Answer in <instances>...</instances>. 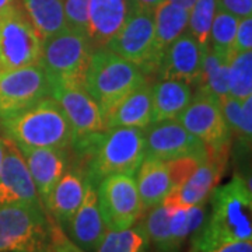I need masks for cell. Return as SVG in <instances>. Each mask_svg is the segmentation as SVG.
Returning a JSON list of instances; mask_svg holds the SVG:
<instances>
[{
	"label": "cell",
	"mask_w": 252,
	"mask_h": 252,
	"mask_svg": "<svg viewBox=\"0 0 252 252\" xmlns=\"http://www.w3.org/2000/svg\"><path fill=\"white\" fill-rule=\"evenodd\" d=\"M144 157V129L140 127H114L74 137L70 144V162L95 185L114 174L135 175Z\"/></svg>",
	"instance_id": "cell-1"
},
{
	"label": "cell",
	"mask_w": 252,
	"mask_h": 252,
	"mask_svg": "<svg viewBox=\"0 0 252 252\" xmlns=\"http://www.w3.org/2000/svg\"><path fill=\"white\" fill-rule=\"evenodd\" d=\"M212 212L192 235L193 248H207L228 241L252 240V193L250 182L234 175L212 192Z\"/></svg>",
	"instance_id": "cell-2"
},
{
	"label": "cell",
	"mask_w": 252,
	"mask_h": 252,
	"mask_svg": "<svg viewBox=\"0 0 252 252\" xmlns=\"http://www.w3.org/2000/svg\"><path fill=\"white\" fill-rule=\"evenodd\" d=\"M4 137L17 147H70L73 129L66 115L49 95L26 108L0 115Z\"/></svg>",
	"instance_id": "cell-3"
},
{
	"label": "cell",
	"mask_w": 252,
	"mask_h": 252,
	"mask_svg": "<svg viewBox=\"0 0 252 252\" xmlns=\"http://www.w3.org/2000/svg\"><path fill=\"white\" fill-rule=\"evenodd\" d=\"M144 81L146 74L139 66L107 48H101L91 56L83 87L98 104L104 117V112Z\"/></svg>",
	"instance_id": "cell-4"
},
{
	"label": "cell",
	"mask_w": 252,
	"mask_h": 252,
	"mask_svg": "<svg viewBox=\"0 0 252 252\" xmlns=\"http://www.w3.org/2000/svg\"><path fill=\"white\" fill-rule=\"evenodd\" d=\"M0 252H52L51 216L42 206L0 207Z\"/></svg>",
	"instance_id": "cell-5"
},
{
	"label": "cell",
	"mask_w": 252,
	"mask_h": 252,
	"mask_svg": "<svg viewBox=\"0 0 252 252\" xmlns=\"http://www.w3.org/2000/svg\"><path fill=\"white\" fill-rule=\"evenodd\" d=\"M177 119L188 132L205 144L209 157L227 162L233 137L219 99L195 91L188 107Z\"/></svg>",
	"instance_id": "cell-6"
},
{
	"label": "cell",
	"mask_w": 252,
	"mask_h": 252,
	"mask_svg": "<svg viewBox=\"0 0 252 252\" xmlns=\"http://www.w3.org/2000/svg\"><path fill=\"white\" fill-rule=\"evenodd\" d=\"M94 49L86 34L64 28L42 41L38 64L51 77L83 84Z\"/></svg>",
	"instance_id": "cell-7"
},
{
	"label": "cell",
	"mask_w": 252,
	"mask_h": 252,
	"mask_svg": "<svg viewBox=\"0 0 252 252\" xmlns=\"http://www.w3.org/2000/svg\"><path fill=\"white\" fill-rule=\"evenodd\" d=\"M42 41L20 4L0 11V72L36 64Z\"/></svg>",
	"instance_id": "cell-8"
},
{
	"label": "cell",
	"mask_w": 252,
	"mask_h": 252,
	"mask_svg": "<svg viewBox=\"0 0 252 252\" xmlns=\"http://www.w3.org/2000/svg\"><path fill=\"white\" fill-rule=\"evenodd\" d=\"M97 198L107 230L132 227L143 216L135 175L114 174L105 177L97 185Z\"/></svg>",
	"instance_id": "cell-9"
},
{
	"label": "cell",
	"mask_w": 252,
	"mask_h": 252,
	"mask_svg": "<svg viewBox=\"0 0 252 252\" xmlns=\"http://www.w3.org/2000/svg\"><path fill=\"white\" fill-rule=\"evenodd\" d=\"M49 79V97L56 101V104L66 115L72 126L74 137L105 130L101 108L86 91L83 84L51 76Z\"/></svg>",
	"instance_id": "cell-10"
},
{
	"label": "cell",
	"mask_w": 252,
	"mask_h": 252,
	"mask_svg": "<svg viewBox=\"0 0 252 252\" xmlns=\"http://www.w3.org/2000/svg\"><path fill=\"white\" fill-rule=\"evenodd\" d=\"M49 74L36 63L0 72V115L26 108L49 95Z\"/></svg>",
	"instance_id": "cell-11"
},
{
	"label": "cell",
	"mask_w": 252,
	"mask_h": 252,
	"mask_svg": "<svg viewBox=\"0 0 252 252\" xmlns=\"http://www.w3.org/2000/svg\"><path fill=\"white\" fill-rule=\"evenodd\" d=\"M153 44V11H129L124 26L105 48L135 63L147 77L150 74Z\"/></svg>",
	"instance_id": "cell-12"
},
{
	"label": "cell",
	"mask_w": 252,
	"mask_h": 252,
	"mask_svg": "<svg viewBox=\"0 0 252 252\" xmlns=\"http://www.w3.org/2000/svg\"><path fill=\"white\" fill-rule=\"evenodd\" d=\"M3 144L4 156L0 171V207L11 205L42 206L21 152L9 137H3Z\"/></svg>",
	"instance_id": "cell-13"
},
{
	"label": "cell",
	"mask_w": 252,
	"mask_h": 252,
	"mask_svg": "<svg viewBox=\"0 0 252 252\" xmlns=\"http://www.w3.org/2000/svg\"><path fill=\"white\" fill-rule=\"evenodd\" d=\"M146 156L168 161L188 154L207 153L205 144L188 132L178 119L150 124L144 129Z\"/></svg>",
	"instance_id": "cell-14"
},
{
	"label": "cell",
	"mask_w": 252,
	"mask_h": 252,
	"mask_svg": "<svg viewBox=\"0 0 252 252\" xmlns=\"http://www.w3.org/2000/svg\"><path fill=\"white\" fill-rule=\"evenodd\" d=\"M21 152L42 206L45 209L54 187L70 165V147H18Z\"/></svg>",
	"instance_id": "cell-15"
},
{
	"label": "cell",
	"mask_w": 252,
	"mask_h": 252,
	"mask_svg": "<svg viewBox=\"0 0 252 252\" xmlns=\"http://www.w3.org/2000/svg\"><path fill=\"white\" fill-rule=\"evenodd\" d=\"M206 48H202L188 31H185L162 55L157 69L160 79L180 80L189 86H196L200 79Z\"/></svg>",
	"instance_id": "cell-16"
},
{
	"label": "cell",
	"mask_w": 252,
	"mask_h": 252,
	"mask_svg": "<svg viewBox=\"0 0 252 252\" xmlns=\"http://www.w3.org/2000/svg\"><path fill=\"white\" fill-rule=\"evenodd\" d=\"M225 164L227 162L207 156L206 161L202 162L182 185L170 189L162 200V205L167 209H172L177 206L189 207L206 203L224 174Z\"/></svg>",
	"instance_id": "cell-17"
},
{
	"label": "cell",
	"mask_w": 252,
	"mask_h": 252,
	"mask_svg": "<svg viewBox=\"0 0 252 252\" xmlns=\"http://www.w3.org/2000/svg\"><path fill=\"white\" fill-rule=\"evenodd\" d=\"M105 231L107 227L98 207L97 185L87 181V187L80 206L73 215L64 233L73 243L79 245L84 251L95 252Z\"/></svg>",
	"instance_id": "cell-18"
},
{
	"label": "cell",
	"mask_w": 252,
	"mask_h": 252,
	"mask_svg": "<svg viewBox=\"0 0 252 252\" xmlns=\"http://www.w3.org/2000/svg\"><path fill=\"white\" fill-rule=\"evenodd\" d=\"M87 181L89 180L86 172L80 167L70 162L67 171L58 181L46 200V213L54 219L55 223L63 231L66 230L73 215L80 206L87 187Z\"/></svg>",
	"instance_id": "cell-19"
},
{
	"label": "cell",
	"mask_w": 252,
	"mask_h": 252,
	"mask_svg": "<svg viewBox=\"0 0 252 252\" xmlns=\"http://www.w3.org/2000/svg\"><path fill=\"white\" fill-rule=\"evenodd\" d=\"M105 130L114 127H140L152 124V84L144 81L136 90L104 112Z\"/></svg>",
	"instance_id": "cell-20"
},
{
	"label": "cell",
	"mask_w": 252,
	"mask_h": 252,
	"mask_svg": "<svg viewBox=\"0 0 252 252\" xmlns=\"http://www.w3.org/2000/svg\"><path fill=\"white\" fill-rule=\"evenodd\" d=\"M126 0H90L86 35L94 51L105 48L127 17Z\"/></svg>",
	"instance_id": "cell-21"
},
{
	"label": "cell",
	"mask_w": 252,
	"mask_h": 252,
	"mask_svg": "<svg viewBox=\"0 0 252 252\" xmlns=\"http://www.w3.org/2000/svg\"><path fill=\"white\" fill-rule=\"evenodd\" d=\"M189 11L177 6L168 0H164L153 10L154 44L150 62V74L157 73L158 64L167 48L182 35L188 27Z\"/></svg>",
	"instance_id": "cell-22"
},
{
	"label": "cell",
	"mask_w": 252,
	"mask_h": 252,
	"mask_svg": "<svg viewBox=\"0 0 252 252\" xmlns=\"http://www.w3.org/2000/svg\"><path fill=\"white\" fill-rule=\"evenodd\" d=\"M135 180L143 212L162 203L171 189L165 161L150 156H146L139 165Z\"/></svg>",
	"instance_id": "cell-23"
},
{
	"label": "cell",
	"mask_w": 252,
	"mask_h": 252,
	"mask_svg": "<svg viewBox=\"0 0 252 252\" xmlns=\"http://www.w3.org/2000/svg\"><path fill=\"white\" fill-rule=\"evenodd\" d=\"M190 86L180 80L161 79L152 86V124L177 119L192 99Z\"/></svg>",
	"instance_id": "cell-24"
},
{
	"label": "cell",
	"mask_w": 252,
	"mask_h": 252,
	"mask_svg": "<svg viewBox=\"0 0 252 252\" xmlns=\"http://www.w3.org/2000/svg\"><path fill=\"white\" fill-rule=\"evenodd\" d=\"M20 7L30 20L41 41L66 27L63 0H21Z\"/></svg>",
	"instance_id": "cell-25"
},
{
	"label": "cell",
	"mask_w": 252,
	"mask_h": 252,
	"mask_svg": "<svg viewBox=\"0 0 252 252\" xmlns=\"http://www.w3.org/2000/svg\"><path fill=\"white\" fill-rule=\"evenodd\" d=\"M228 62L230 59L217 55L207 46L203 55L202 73L196 84V91L209 94L217 99L228 95Z\"/></svg>",
	"instance_id": "cell-26"
},
{
	"label": "cell",
	"mask_w": 252,
	"mask_h": 252,
	"mask_svg": "<svg viewBox=\"0 0 252 252\" xmlns=\"http://www.w3.org/2000/svg\"><path fill=\"white\" fill-rule=\"evenodd\" d=\"M150 241L143 221L124 230H107L95 252H147Z\"/></svg>",
	"instance_id": "cell-27"
},
{
	"label": "cell",
	"mask_w": 252,
	"mask_h": 252,
	"mask_svg": "<svg viewBox=\"0 0 252 252\" xmlns=\"http://www.w3.org/2000/svg\"><path fill=\"white\" fill-rule=\"evenodd\" d=\"M240 18L230 14L228 11L217 7L209 32V48L217 55L230 59L235 54V32Z\"/></svg>",
	"instance_id": "cell-28"
},
{
	"label": "cell",
	"mask_w": 252,
	"mask_h": 252,
	"mask_svg": "<svg viewBox=\"0 0 252 252\" xmlns=\"http://www.w3.org/2000/svg\"><path fill=\"white\" fill-rule=\"evenodd\" d=\"M149 241L156 252H181L175 245L168 224V210L162 203L149 209L143 220Z\"/></svg>",
	"instance_id": "cell-29"
},
{
	"label": "cell",
	"mask_w": 252,
	"mask_h": 252,
	"mask_svg": "<svg viewBox=\"0 0 252 252\" xmlns=\"http://www.w3.org/2000/svg\"><path fill=\"white\" fill-rule=\"evenodd\" d=\"M228 95L241 101L252 95V51L235 52L230 58Z\"/></svg>",
	"instance_id": "cell-30"
},
{
	"label": "cell",
	"mask_w": 252,
	"mask_h": 252,
	"mask_svg": "<svg viewBox=\"0 0 252 252\" xmlns=\"http://www.w3.org/2000/svg\"><path fill=\"white\" fill-rule=\"evenodd\" d=\"M217 11V0H196L189 10L187 31L202 48L209 45V32Z\"/></svg>",
	"instance_id": "cell-31"
},
{
	"label": "cell",
	"mask_w": 252,
	"mask_h": 252,
	"mask_svg": "<svg viewBox=\"0 0 252 252\" xmlns=\"http://www.w3.org/2000/svg\"><path fill=\"white\" fill-rule=\"evenodd\" d=\"M207 160V153L188 154L165 161L168 177L171 181V188H177L182 185L189 177L195 172L199 165Z\"/></svg>",
	"instance_id": "cell-32"
},
{
	"label": "cell",
	"mask_w": 252,
	"mask_h": 252,
	"mask_svg": "<svg viewBox=\"0 0 252 252\" xmlns=\"http://www.w3.org/2000/svg\"><path fill=\"white\" fill-rule=\"evenodd\" d=\"M90 0H63L66 27L86 34L89 26Z\"/></svg>",
	"instance_id": "cell-33"
},
{
	"label": "cell",
	"mask_w": 252,
	"mask_h": 252,
	"mask_svg": "<svg viewBox=\"0 0 252 252\" xmlns=\"http://www.w3.org/2000/svg\"><path fill=\"white\" fill-rule=\"evenodd\" d=\"M235 140L243 146L244 149L251 147L252 140V95L243 99L241 108V122H240V132Z\"/></svg>",
	"instance_id": "cell-34"
},
{
	"label": "cell",
	"mask_w": 252,
	"mask_h": 252,
	"mask_svg": "<svg viewBox=\"0 0 252 252\" xmlns=\"http://www.w3.org/2000/svg\"><path fill=\"white\" fill-rule=\"evenodd\" d=\"M51 244H52V252H87L73 243L62 228L55 223L52 217H51Z\"/></svg>",
	"instance_id": "cell-35"
},
{
	"label": "cell",
	"mask_w": 252,
	"mask_h": 252,
	"mask_svg": "<svg viewBox=\"0 0 252 252\" xmlns=\"http://www.w3.org/2000/svg\"><path fill=\"white\" fill-rule=\"evenodd\" d=\"M234 51L235 52L252 51V16L240 18L235 32Z\"/></svg>",
	"instance_id": "cell-36"
},
{
	"label": "cell",
	"mask_w": 252,
	"mask_h": 252,
	"mask_svg": "<svg viewBox=\"0 0 252 252\" xmlns=\"http://www.w3.org/2000/svg\"><path fill=\"white\" fill-rule=\"evenodd\" d=\"M189 252H252L251 240L243 241H228V243L217 244L207 248H193L190 247Z\"/></svg>",
	"instance_id": "cell-37"
},
{
	"label": "cell",
	"mask_w": 252,
	"mask_h": 252,
	"mask_svg": "<svg viewBox=\"0 0 252 252\" xmlns=\"http://www.w3.org/2000/svg\"><path fill=\"white\" fill-rule=\"evenodd\" d=\"M217 7L238 18L252 16V0H217Z\"/></svg>",
	"instance_id": "cell-38"
},
{
	"label": "cell",
	"mask_w": 252,
	"mask_h": 252,
	"mask_svg": "<svg viewBox=\"0 0 252 252\" xmlns=\"http://www.w3.org/2000/svg\"><path fill=\"white\" fill-rule=\"evenodd\" d=\"M164 0H126L129 11H153Z\"/></svg>",
	"instance_id": "cell-39"
},
{
	"label": "cell",
	"mask_w": 252,
	"mask_h": 252,
	"mask_svg": "<svg viewBox=\"0 0 252 252\" xmlns=\"http://www.w3.org/2000/svg\"><path fill=\"white\" fill-rule=\"evenodd\" d=\"M168 1H171L174 4H177V6H181V7H184V9L189 10L192 9V6L195 4V1L196 0H168Z\"/></svg>",
	"instance_id": "cell-40"
},
{
	"label": "cell",
	"mask_w": 252,
	"mask_h": 252,
	"mask_svg": "<svg viewBox=\"0 0 252 252\" xmlns=\"http://www.w3.org/2000/svg\"><path fill=\"white\" fill-rule=\"evenodd\" d=\"M14 3H16V0H0V11L6 10L11 4H14Z\"/></svg>",
	"instance_id": "cell-41"
},
{
	"label": "cell",
	"mask_w": 252,
	"mask_h": 252,
	"mask_svg": "<svg viewBox=\"0 0 252 252\" xmlns=\"http://www.w3.org/2000/svg\"><path fill=\"white\" fill-rule=\"evenodd\" d=\"M3 156H4V144H3V137H0V171L3 164Z\"/></svg>",
	"instance_id": "cell-42"
}]
</instances>
